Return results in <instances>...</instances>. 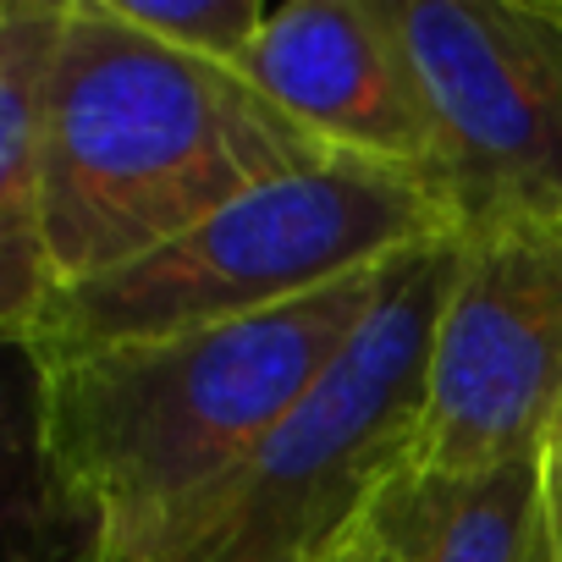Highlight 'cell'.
Masks as SVG:
<instances>
[{
    "label": "cell",
    "mask_w": 562,
    "mask_h": 562,
    "mask_svg": "<svg viewBox=\"0 0 562 562\" xmlns=\"http://www.w3.org/2000/svg\"><path fill=\"white\" fill-rule=\"evenodd\" d=\"M321 160L331 149L237 67L160 45L116 0H67L40 149V232L56 288L133 265Z\"/></svg>",
    "instance_id": "6da1fadb"
},
{
    "label": "cell",
    "mask_w": 562,
    "mask_h": 562,
    "mask_svg": "<svg viewBox=\"0 0 562 562\" xmlns=\"http://www.w3.org/2000/svg\"><path fill=\"white\" fill-rule=\"evenodd\" d=\"M237 72L331 155L436 182V111L392 0L270 7Z\"/></svg>",
    "instance_id": "52a82bcc"
},
{
    "label": "cell",
    "mask_w": 562,
    "mask_h": 562,
    "mask_svg": "<svg viewBox=\"0 0 562 562\" xmlns=\"http://www.w3.org/2000/svg\"><path fill=\"white\" fill-rule=\"evenodd\" d=\"M540 474H546V535H551V562H562V408L557 425L540 447Z\"/></svg>",
    "instance_id": "8fae6325"
},
{
    "label": "cell",
    "mask_w": 562,
    "mask_h": 562,
    "mask_svg": "<svg viewBox=\"0 0 562 562\" xmlns=\"http://www.w3.org/2000/svg\"><path fill=\"white\" fill-rule=\"evenodd\" d=\"M116 12L160 45H177L221 67H237L270 18V7H259V0H116Z\"/></svg>",
    "instance_id": "30bf717a"
},
{
    "label": "cell",
    "mask_w": 562,
    "mask_h": 562,
    "mask_svg": "<svg viewBox=\"0 0 562 562\" xmlns=\"http://www.w3.org/2000/svg\"><path fill=\"white\" fill-rule=\"evenodd\" d=\"M562 408V226L458 232L430 337L414 469L474 474L535 458Z\"/></svg>",
    "instance_id": "8992f818"
},
{
    "label": "cell",
    "mask_w": 562,
    "mask_h": 562,
    "mask_svg": "<svg viewBox=\"0 0 562 562\" xmlns=\"http://www.w3.org/2000/svg\"><path fill=\"white\" fill-rule=\"evenodd\" d=\"M397 562H551L540 452L474 474L408 469L370 513Z\"/></svg>",
    "instance_id": "9c48e42d"
},
{
    "label": "cell",
    "mask_w": 562,
    "mask_h": 562,
    "mask_svg": "<svg viewBox=\"0 0 562 562\" xmlns=\"http://www.w3.org/2000/svg\"><path fill=\"white\" fill-rule=\"evenodd\" d=\"M458 237L408 248L337 370L248 458L78 562H331L414 469Z\"/></svg>",
    "instance_id": "3957f363"
},
{
    "label": "cell",
    "mask_w": 562,
    "mask_h": 562,
    "mask_svg": "<svg viewBox=\"0 0 562 562\" xmlns=\"http://www.w3.org/2000/svg\"><path fill=\"white\" fill-rule=\"evenodd\" d=\"M441 237H458V221L430 177L331 155L232 199L133 265L56 288L18 348L40 364L248 321Z\"/></svg>",
    "instance_id": "277c9868"
},
{
    "label": "cell",
    "mask_w": 562,
    "mask_h": 562,
    "mask_svg": "<svg viewBox=\"0 0 562 562\" xmlns=\"http://www.w3.org/2000/svg\"><path fill=\"white\" fill-rule=\"evenodd\" d=\"M392 265L248 321L40 359L34 447L83 546L122 540L288 425L375 315Z\"/></svg>",
    "instance_id": "7a4b0ae2"
},
{
    "label": "cell",
    "mask_w": 562,
    "mask_h": 562,
    "mask_svg": "<svg viewBox=\"0 0 562 562\" xmlns=\"http://www.w3.org/2000/svg\"><path fill=\"white\" fill-rule=\"evenodd\" d=\"M331 562H397V551H392V540H386L375 524H364V529H359Z\"/></svg>",
    "instance_id": "7c38bea8"
},
{
    "label": "cell",
    "mask_w": 562,
    "mask_h": 562,
    "mask_svg": "<svg viewBox=\"0 0 562 562\" xmlns=\"http://www.w3.org/2000/svg\"><path fill=\"white\" fill-rule=\"evenodd\" d=\"M67 34V0H7L0 7V326L23 342L56 270L40 232V149L45 94Z\"/></svg>",
    "instance_id": "ba28073f"
},
{
    "label": "cell",
    "mask_w": 562,
    "mask_h": 562,
    "mask_svg": "<svg viewBox=\"0 0 562 562\" xmlns=\"http://www.w3.org/2000/svg\"><path fill=\"white\" fill-rule=\"evenodd\" d=\"M458 232L562 226V0H392Z\"/></svg>",
    "instance_id": "5b68a950"
}]
</instances>
